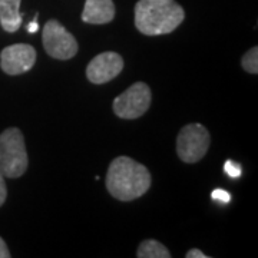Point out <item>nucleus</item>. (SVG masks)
I'll return each mask as SVG.
<instances>
[{
	"mask_svg": "<svg viewBox=\"0 0 258 258\" xmlns=\"http://www.w3.org/2000/svg\"><path fill=\"white\" fill-rule=\"evenodd\" d=\"M0 258H10V252L6 242L0 237Z\"/></svg>",
	"mask_w": 258,
	"mask_h": 258,
	"instance_id": "obj_17",
	"label": "nucleus"
},
{
	"mask_svg": "<svg viewBox=\"0 0 258 258\" xmlns=\"http://www.w3.org/2000/svg\"><path fill=\"white\" fill-rule=\"evenodd\" d=\"M138 258H169L171 252L164 244L157 240H145L139 244L137 251Z\"/></svg>",
	"mask_w": 258,
	"mask_h": 258,
	"instance_id": "obj_11",
	"label": "nucleus"
},
{
	"mask_svg": "<svg viewBox=\"0 0 258 258\" xmlns=\"http://www.w3.org/2000/svg\"><path fill=\"white\" fill-rule=\"evenodd\" d=\"M210 132L201 123H188L179 131L176 138V154L186 164L201 161L210 148Z\"/></svg>",
	"mask_w": 258,
	"mask_h": 258,
	"instance_id": "obj_4",
	"label": "nucleus"
},
{
	"mask_svg": "<svg viewBox=\"0 0 258 258\" xmlns=\"http://www.w3.org/2000/svg\"><path fill=\"white\" fill-rule=\"evenodd\" d=\"M211 198L214 201L222 204V205L231 203V194L228 191H225V189H221V188L214 189L211 192Z\"/></svg>",
	"mask_w": 258,
	"mask_h": 258,
	"instance_id": "obj_14",
	"label": "nucleus"
},
{
	"mask_svg": "<svg viewBox=\"0 0 258 258\" xmlns=\"http://www.w3.org/2000/svg\"><path fill=\"white\" fill-rule=\"evenodd\" d=\"M123 69V59L119 53L103 52L95 56L86 68V78L95 85H102L115 79Z\"/></svg>",
	"mask_w": 258,
	"mask_h": 258,
	"instance_id": "obj_8",
	"label": "nucleus"
},
{
	"mask_svg": "<svg viewBox=\"0 0 258 258\" xmlns=\"http://www.w3.org/2000/svg\"><path fill=\"white\" fill-rule=\"evenodd\" d=\"M6 198H8V186L5 182V176L0 174V207L5 204Z\"/></svg>",
	"mask_w": 258,
	"mask_h": 258,
	"instance_id": "obj_15",
	"label": "nucleus"
},
{
	"mask_svg": "<svg viewBox=\"0 0 258 258\" xmlns=\"http://www.w3.org/2000/svg\"><path fill=\"white\" fill-rule=\"evenodd\" d=\"M224 172L230 176V178H232V179H238L241 176V174H242V168H241L240 164H237L235 161L228 159V161H225V164H224Z\"/></svg>",
	"mask_w": 258,
	"mask_h": 258,
	"instance_id": "obj_13",
	"label": "nucleus"
},
{
	"mask_svg": "<svg viewBox=\"0 0 258 258\" xmlns=\"http://www.w3.org/2000/svg\"><path fill=\"white\" fill-rule=\"evenodd\" d=\"M29 165L22 131L8 128L0 134V174L6 178L22 176Z\"/></svg>",
	"mask_w": 258,
	"mask_h": 258,
	"instance_id": "obj_3",
	"label": "nucleus"
},
{
	"mask_svg": "<svg viewBox=\"0 0 258 258\" xmlns=\"http://www.w3.org/2000/svg\"><path fill=\"white\" fill-rule=\"evenodd\" d=\"M42 42L47 55L59 60L72 59L78 53V40L55 19L46 22Z\"/></svg>",
	"mask_w": 258,
	"mask_h": 258,
	"instance_id": "obj_6",
	"label": "nucleus"
},
{
	"mask_svg": "<svg viewBox=\"0 0 258 258\" xmlns=\"http://www.w3.org/2000/svg\"><path fill=\"white\" fill-rule=\"evenodd\" d=\"M152 101V93L147 83L137 82L112 102V109L122 119H137L145 115Z\"/></svg>",
	"mask_w": 258,
	"mask_h": 258,
	"instance_id": "obj_5",
	"label": "nucleus"
},
{
	"mask_svg": "<svg viewBox=\"0 0 258 258\" xmlns=\"http://www.w3.org/2000/svg\"><path fill=\"white\" fill-rule=\"evenodd\" d=\"M241 64L245 72L252 75L258 74V47H251L249 50L245 52V55L241 59Z\"/></svg>",
	"mask_w": 258,
	"mask_h": 258,
	"instance_id": "obj_12",
	"label": "nucleus"
},
{
	"mask_svg": "<svg viewBox=\"0 0 258 258\" xmlns=\"http://www.w3.org/2000/svg\"><path fill=\"white\" fill-rule=\"evenodd\" d=\"M37 30H39V23H37V20L35 19L33 22H30L28 25V32L29 33H36Z\"/></svg>",
	"mask_w": 258,
	"mask_h": 258,
	"instance_id": "obj_18",
	"label": "nucleus"
},
{
	"mask_svg": "<svg viewBox=\"0 0 258 258\" xmlns=\"http://www.w3.org/2000/svg\"><path fill=\"white\" fill-rule=\"evenodd\" d=\"M186 258H208V255L207 254H204L201 249H189L188 252H186V255H185Z\"/></svg>",
	"mask_w": 258,
	"mask_h": 258,
	"instance_id": "obj_16",
	"label": "nucleus"
},
{
	"mask_svg": "<svg viewBox=\"0 0 258 258\" xmlns=\"http://www.w3.org/2000/svg\"><path fill=\"white\" fill-rule=\"evenodd\" d=\"M106 189L119 201H134L141 198L151 186L148 168L129 157L115 158L108 168Z\"/></svg>",
	"mask_w": 258,
	"mask_h": 258,
	"instance_id": "obj_1",
	"label": "nucleus"
},
{
	"mask_svg": "<svg viewBox=\"0 0 258 258\" xmlns=\"http://www.w3.org/2000/svg\"><path fill=\"white\" fill-rule=\"evenodd\" d=\"M115 18V5L112 0H85L82 20L91 25H106Z\"/></svg>",
	"mask_w": 258,
	"mask_h": 258,
	"instance_id": "obj_9",
	"label": "nucleus"
},
{
	"mask_svg": "<svg viewBox=\"0 0 258 258\" xmlns=\"http://www.w3.org/2000/svg\"><path fill=\"white\" fill-rule=\"evenodd\" d=\"M22 0H0V25L6 32L13 33L22 26L23 16L20 13Z\"/></svg>",
	"mask_w": 258,
	"mask_h": 258,
	"instance_id": "obj_10",
	"label": "nucleus"
},
{
	"mask_svg": "<svg viewBox=\"0 0 258 258\" xmlns=\"http://www.w3.org/2000/svg\"><path fill=\"white\" fill-rule=\"evenodd\" d=\"M36 62L35 47L26 43H16L5 47L0 53V68L10 76L22 75L30 71Z\"/></svg>",
	"mask_w": 258,
	"mask_h": 258,
	"instance_id": "obj_7",
	"label": "nucleus"
},
{
	"mask_svg": "<svg viewBox=\"0 0 258 258\" xmlns=\"http://www.w3.org/2000/svg\"><path fill=\"white\" fill-rule=\"evenodd\" d=\"M184 19V9L175 0H139L135 5V28L147 36L168 35Z\"/></svg>",
	"mask_w": 258,
	"mask_h": 258,
	"instance_id": "obj_2",
	"label": "nucleus"
}]
</instances>
